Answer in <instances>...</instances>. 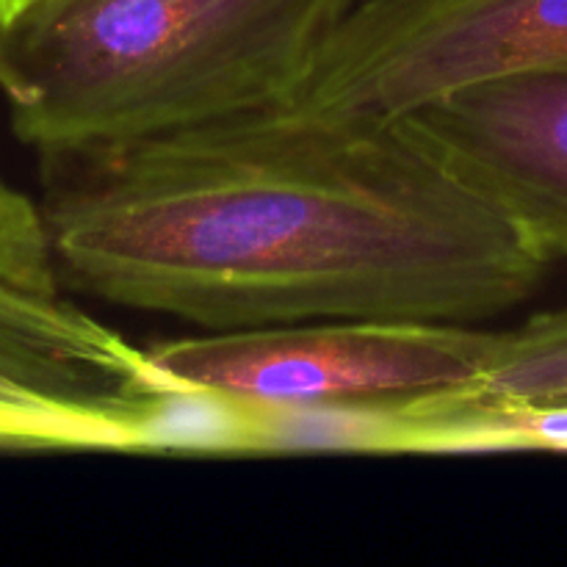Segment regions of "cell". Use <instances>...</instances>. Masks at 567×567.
I'll return each instance as SVG.
<instances>
[{
  "label": "cell",
  "instance_id": "6da1fadb",
  "mask_svg": "<svg viewBox=\"0 0 567 567\" xmlns=\"http://www.w3.org/2000/svg\"><path fill=\"white\" fill-rule=\"evenodd\" d=\"M61 286L203 330L305 321L485 324L551 258L402 116L280 103L127 144L48 150Z\"/></svg>",
  "mask_w": 567,
  "mask_h": 567
},
{
  "label": "cell",
  "instance_id": "7a4b0ae2",
  "mask_svg": "<svg viewBox=\"0 0 567 567\" xmlns=\"http://www.w3.org/2000/svg\"><path fill=\"white\" fill-rule=\"evenodd\" d=\"M354 0H37L0 20V94L37 153L293 103Z\"/></svg>",
  "mask_w": 567,
  "mask_h": 567
},
{
  "label": "cell",
  "instance_id": "3957f363",
  "mask_svg": "<svg viewBox=\"0 0 567 567\" xmlns=\"http://www.w3.org/2000/svg\"><path fill=\"white\" fill-rule=\"evenodd\" d=\"M66 293L39 205L0 192V449L169 454L188 393Z\"/></svg>",
  "mask_w": 567,
  "mask_h": 567
},
{
  "label": "cell",
  "instance_id": "277c9868",
  "mask_svg": "<svg viewBox=\"0 0 567 567\" xmlns=\"http://www.w3.org/2000/svg\"><path fill=\"white\" fill-rule=\"evenodd\" d=\"M496 336L449 321H305L175 338L147 354L194 396L255 410L349 408L465 391Z\"/></svg>",
  "mask_w": 567,
  "mask_h": 567
},
{
  "label": "cell",
  "instance_id": "5b68a950",
  "mask_svg": "<svg viewBox=\"0 0 567 567\" xmlns=\"http://www.w3.org/2000/svg\"><path fill=\"white\" fill-rule=\"evenodd\" d=\"M559 70L567 0H354L297 100L396 120L471 83Z\"/></svg>",
  "mask_w": 567,
  "mask_h": 567
},
{
  "label": "cell",
  "instance_id": "8992f818",
  "mask_svg": "<svg viewBox=\"0 0 567 567\" xmlns=\"http://www.w3.org/2000/svg\"><path fill=\"white\" fill-rule=\"evenodd\" d=\"M402 120L546 258H567V70L471 83Z\"/></svg>",
  "mask_w": 567,
  "mask_h": 567
},
{
  "label": "cell",
  "instance_id": "52a82bcc",
  "mask_svg": "<svg viewBox=\"0 0 567 567\" xmlns=\"http://www.w3.org/2000/svg\"><path fill=\"white\" fill-rule=\"evenodd\" d=\"M391 452H567V404L504 402L465 391L410 399L393 410Z\"/></svg>",
  "mask_w": 567,
  "mask_h": 567
},
{
  "label": "cell",
  "instance_id": "ba28073f",
  "mask_svg": "<svg viewBox=\"0 0 567 567\" xmlns=\"http://www.w3.org/2000/svg\"><path fill=\"white\" fill-rule=\"evenodd\" d=\"M465 393L504 402L567 404V305L498 332L480 380Z\"/></svg>",
  "mask_w": 567,
  "mask_h": 567
},
{
  "label": "cell",
  "instance_id": "9c48e42d",
  "mask_svg": "<svg viewBox=\"0 0 567 567\" xmlns=\"http://www.w3.org/2000/svg\"><path fill=\"white\" fill-rule=\"evenodd\" d=\"M31 3H37V0H0V20H9V17L20 14Z\"/></svg>",
  "mask_w": 567,
  "mask_h": 567
},
{
  "label": "cell",
  "instance_id": "30bf717a",
  "mask_svg": "<svg viewBox=\"0 0 567 567\" xmlns=\"http://www.w3.org/2000/svg\"><path fill=\"white\" fill-rule=\"evenodd\" d=\"M6 188H9V186H6V183H3V177H0V192H6Z\"/></svg>",
  "mask_w": 567,
  "mask_h": 567
}]
</instances>
